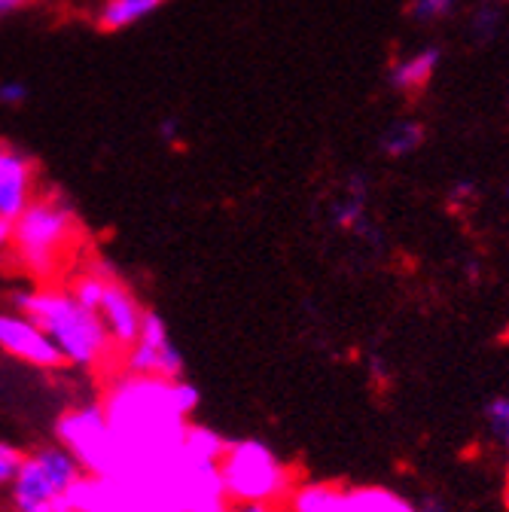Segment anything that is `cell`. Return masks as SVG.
I'll return each instance as SVG.
<instances>
[{"label": "cell", "mask_w": 509, "mask_h": 512, "mask_svg": "<svg viewBox=\"0 0 509 512\" xmlns=\"http://www.w3.org/2000/svg\"><path fill=\"white\" fill-rule=\"evenodd\" d=\"M424 512H449V509H445V506H427Z\"/></svg>", "instance_id": "28"}, {"label": "cell", "mask_w": 509, "mask_h": 512, "mask_svg": "<svg viewBox=\"0 0 509 512\" xmlns=\"http://www.w3.org/2000/svg\"><path fill=\"white\" fill-rule=\"evenodd\" d=\"M424 144V125L418 119H397L385 128L378 147L388 159H406L412 153H418Z\"/></svg>", "instance_id": "16"}, {"label": "cell", "mask_w": 509, "mask_h": 512, "mask_svg": "<svg viewBox=\"0 0 509 512\" xmlns=\"http://www.w3.org/2000/svg\"><path fill=\"white\" fill-rule=\"evenodd\" d=\"M485 421H488L491 433L506 445V442H509V397L491 400L488 409H485Z\"/></svg>", "instance_id": "19"}, {"label": "cell", "mask_w": 509, "mask_h": 512, "mask_svg": "<svg viewBox=\"0 0 509 512\" xmlns=\"http://www.w3.org/2000/svg\"><path fill=\"white\" fill-rule=\"evenodd\" d=\"M168 0H101L95 10V28L101 34H116L135 28L138 22L156 16Z\"/></svg>", "instance_id": "12"}, {"label": "cell", "mask_w": 509, "mask_h": 512, "mask_svg": "<svg viewBox=\"0 0 509 512\" xmlns=\"http://www.w3.org/2000/svg\"><path fill=\"white\" fill-rule=\"evenodd\" d=\"M37 196V165L28 153L0 144V220H16Z\"/></svg>", "instance_id": "10"}, {"label": "cell", "mask_w": 509, "mask_h": 512, "mask_svg": "<svg viewBox=\"0 0 509 512\" xmlns=\"http://www.w3.org/2000/svg\"><path fill=\"white\" fill-rule=\"evenodd\" d=\"M28 95H31V89L22 80H4V83H0V104H4V107H22L28 101Z\"/></svg>", "instance_id": "21"}, {"label": "cell", "mask_w": 509, "mask_h": 512, "mask_svg": "<svg viewBox=\"0 0 509 512\" xmlns=\"http://www.w3.org/2000/svg\"><path fill=\"white\" fill-rule=\"evenodd\" d=\"M220 479L232 503H284L296 476L290 464L260 439H235L220 458Z\"/></svg>", "instance_id": "4"}, {"label": "cell", "mask_w": 509, "mask_h": 512, "mask_svg": "<svg viewBox=\"0 0 509 512\" xmlns=\"http://www.w3.org/2000/svg\"><path fill=\"white\" fill-rule=\"evenodd\" d=\"M125 372L150 378H183V354L174 348L165 320L156 311H144L138 339L122 351Z\"/></svg>", "instance_id": "7"}, {"label": "cell", "mask_w": 509, "mask_h": 512, "mask_svg": "<svg viewBox=\"0 0 509 512\" xmlns=\"http://www.w3.org/2000/svg\"><path fill=\"white\" fill-rule=\"evenodd\" d=\"M439 61H442V52L436 46H424V49H415V52L397 58L391 64V86L406 95L421 92L436 77Z\"/></svg>", "instance_id": "11"}, {"label": "cell", "mask_w": 509, "mask_h": 512, "mask_svg": "<svg viewBox=\"0 0 509 512\" xmlns=\"http://www.w3.org/2000/svg\"><path fill=\"white\" fill-rule=\"evenodd\" d=\"M189 512H229L226 503H214V506H199V509H189Z\"/></svg>", "instance_id": "27"}, {"label": "cell", "mask_w": 509, "mask_h": 512, "mask_svg": "<svg viewBox=\"0 0 509 512\" xmlns=\"http://www.w3.org/2000/svg\"><path fill=\"white\" fill-rule=\"evenodd\" d=\"M226 439L205 424H186L183 442H180V458L186 464H196V467H217L220 458L226 455Z\"/></svg>", "instance_id": "14"}, {"label": "cell", "mask_w": 509, "mask_h": 512, "mask_svg": "<svg viewBox=\"0 0 509 512\" xmlns=\"http://www.w3.org/2000/svg\"><path fill=\"white\" fill-rule=\"evenodd\" d=\"M25 4H28V0H0V16H10V13H16Z\"/></svg>", "instance_id": "26"}, {"label": "cell", "mask_w": 509, "mask_h": 512, "mask_svg": "<svg viewBox=\"0 0 509 512\" xmlns=\"http://www.w3.org/2000/svg\"><path fill=\"white\" fill-rule=\"evenodd\" d=\"M397 491L381 488V485H357V488H342V503L339 512H388L397 503Z\"/></svg>", "instance_id": "17"}, {"label": "cell", "mask_w": 509, "mask_h": 512, "mask_svg": "<svg viewBox=\"0 0 509 512\" xmlns=\"http://www.w3.org/2000/svg\"><path fill=\"white\" fill-rule=\"evenodd\" d=\"M506 467H509V442H506Z\"/></svg>", "instance_id": "30"}, {"label": "cell", "mask_w": 509, "mask_h": 512, "mask_svg": "<svg viewBox=\"0 0 509 512\" xmlns=\"http://www.w3.org/2000/svg\"><path fill=\"white\" fill-rule=\"evenodd\" d=\"M80 476L83 470L58 442L37 445L22 452L19 470L7 488L10 506L13 512H71L68 491Z\"/></svg>", "instance_id": "5"}, {"label": "cell", "mask_w": 509, "mask_h": 512, "mask_svg": "<svg viewBox=\"0 0 509 512\" xmlns=\"http://www.w3.org/2000/svg\"><path fill=\"white\" fill-rule=\"evenodd\" d=\"M284 503L287 512H339L342 488L333 482H296Z\"/></svg>", "instance_id": "15"}, {"label": "cell", "mask_w": 509, "mask_h": 512, "mask_svg": "<svg viewBox=\"0 0 509 512\" xmlns=\"http://www.w3.org/2000/svg\"><path fill=\"white\" fill-rule=\"evenodd\" d=\"M366 202H369V186L360 174H354L345 183V192L330 205V223L342 232H357L366 235L369 232V220H366Z\"/></svg>", "instance_id": "13"}, {"label": "cell", "mask_w": 509, "mask_h": 512, "mask_svg": "<svg viewBox=\"0 0 509 512\" xmlns=\"http://www.w3.org/2000/svg\"><path fill=\"white\" fill-rule=\"evenodd\" d=\"M0 253H4V250H0Z\"/></svg>", "instance_id": "31"}, {"label": "cell", "mask_w": 509, "mask_h": 512, "mask_svg": "<svg viewBox=\"0 0 509 512\" xmlns=\"http://www.w3.org/2000/svg\"><path fill=\"white\" fill-rule=\"evenodd\" d=\"M13 308L28 314L34 324L52 339L65 366L98 369L104 366L116 348L101 324V317L80 305L65 287H37L13 296Z\"/></svg>", "instance_id": "2"}, {"label": "cell", "mask_w": 509, "mask_h": 512, "mask_svg": "<svg viewBox=\"0 0 509 512\" xmlns=\"http://www.w3.org/2000/svg\"><path fill=\"white\" fill-rule=\"evenodd\" d=\"M177 135H180V125H177L174 119H165V122H162V138H165L168 144H174Z\"/></svg>", "instance_id": "24"}, {"label": "cell", "mask_w": 509, "mask_h": 512, "mask_svg": "<svg viewBox=\"0 0 509 512\" xmlns=\"http://www.w3.org/2000/svg\"><path fill=\"white\" fill-rule=\"evenodd\" d=\"M388 512H424V509H418L412 500H406V497H397V503L388 509Z\"/></svg>", "instance_id": "25"}, {"label": "cell", "mask_w": 509, "mask_h": 512, "mask_svg": "<svg viewBox=\"0 0 509 512\" xmlns=\"http://www.w3.org/2000/svg\"><path fill=\"white\" fill-rule=\"evenodd\" d=\"M229 512H278V506H272V503H235Z\"/></svg>", "instance_id": "23"}, {"label": "cell", "mask_w": 509, "mask_h": 512, "mask_svg": "<svg viewBox=\"0 0 509 512\" xmlns=\"http://www.w3.org/2000/svg\"><path fill=\"white\" fill-rule=\"evenodd\" d=\"M449 196H452V202H473L476 199V183L473 180H458L455 186H452V192H449Z\"/></svg>", "instance_id": "22"}, {"label": "cell", "mask_w": 509, "mask_h": 512, "mask_svg": "<svg viewBox=\"0 0 509 512\" xmlns=\"http://www.w3.org/2000/svg\"><path fill=\"white\" fill-rule=\"evenodd\" d=\"M80 241V217L58 192H37L13 220V260L37 281H52Z\"/></svg>", "instance_id": "3"}, {"label": "cell", "mask_w": 509, "mask_h": 512, "mask_svg": "<svg viewBox=\"0 0 509 512\" xmlns=\"http://www.w3.org/2000/svg\"><path fill=\"white\" fill-rule=\"evenodd\" d=\"M0 351L31 369H40V372H55L65 366L52 339L28 314H22L16 308H0Z\"/></svg>", "instance_id": "8"}, {"label": "cell", "mask_w": 509, "mask_h": 512, "mask_svg": "<svg viewBox=\"0 0 509 512\" xmlns=\"http://www.w3.org/2000/svg\"><path fill=\"white\" fill-rule=\"evenodd\" d=\"M455 13V0H412L409 4V16L415 22H442V19H449Z\"/></svg>", "instance_id": "18"}, {"label": "cell", "mask_w": 509, "mask_h": 512, "mask_svg": "<svg viewBox=\"0 0 509 512\" xmlns=\"http://www.w3.org/2000/svg\"><path fill=\"white\" fill-rule=\"evenodd\" d=\"M19 461H22L19 448L13 442H7V439H0V491L10 488V482H13L16 470H19Z\"/></svg>", "instance_id": "20"}, {"label": "cell", "mask_w": 509, "mask_h": 512, "mask_svg": "<svg viewBox=\"0 0 509 512\" xmlns=\"http://www.w3.org/2000/svg\"><path fill=\"white\" fill-rule=\"evenodd\" d=\"M144 305L138 302V296L132 293V287L119 281L116 272L110 269L104 275V287H101V299L95 314L101 317V324L113 342L116 351H125L141 333V320H144Z\"/></svg>", "instance_id": "9"}, {"label": "cell", "mask_w": 509, "mask_h": 512, "mask_svg": "<svg viewBox=\"0 0 509 512\" xmlns=\"http://www.w3.org/2000/svg\"><path fill=\"white\" fill-rule=\"evenodd\" d=\"M503 500H506V509H509V482H506V491H503Z\"/></svg>", "instance_id": "29"}, {"label": "cell", "mask_w": 509, "mask_h": 512, "mask_svg": "<svg viewBox=\"0 0 509 512\" xmlns=\"http://www.w3.org/2000/svg\"><path fill=\"white\" fill-rule=\"evenodd\" d=\"M202 403L196 384L186 378H150L125 372L110 384L101 409L119 439L125 470L116 479L150 485L180 455V442Z\"/></svg>", "instance_id": "1"}, {"label": "cell", "mask_w": 509, "mask_h": 512, "mask_svg": "<svg viewBox=\"0 0 509 512\" xmlns=\"http://www.w3.org/2000/svg\"><path fill=\"white\" fill-rule=\"evenodd\" d=\"M55 439L86 476L116 479L125 470L119 439L110 430L101 403H80L68 412H61L55 421Z\"/></svg>", "instance_id": "6"}]
</instances>
